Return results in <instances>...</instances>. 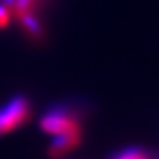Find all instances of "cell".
<instances>
[{"instance_id":"3957f363","label":"cell","mask_w":159,"mask_h":159,"mask_svg":"<svg viewBox=\"0 0 159 159\" xmlns=\"http://www.w3.org/2000/svg\"><path fill=\"white\" fill-rule=\"evenodd\" d=\"M109 159H152V157L138 147H130V148L119 151Z\"/></svg>"},{"instance_id":"7a4b0ae2","label":"cell","mask_w":159,"mask_h":159,"mask_svg":"<svg viewBox=\"0 0 159 159\" xmlns=\"http://www.w3.org/2000/svg\"><path fill=\"white\" fill-rule=\"evenodd\" d=\"M31 116V105L24 96H16L0 107V137L20 129Z\"/></svg>"},{"instance_id":"277c9868","label":"cell","mask_w":159,"mask_h":159,"mask_svg":"<svg viewBox=\"0 0 159 159\" xmlns=\"http://www.w3.org/2000/svg\"><path fill=\"white\" fill-rule=\"evenodd\" d=\"M11 21V14L8 11V8L6 6H3L0 3V30L2 28H6Z\"/></svg>"},{"instance_id":"6da1fadb","label":"cell","mask_w":159,"mask_h":159,"mask_svg":"<svg viewBox=\"0 0 159 159\" xmlns=\"http://www.w3.org/2000/svg\"><path fill=\"white\" fill-rule=\"evenodd\" d=\"M41 129L46 134L57 137L81 138V124L74 110L66 107H55L46 112L41 119Z\"/></svg>"}]
</instances>
